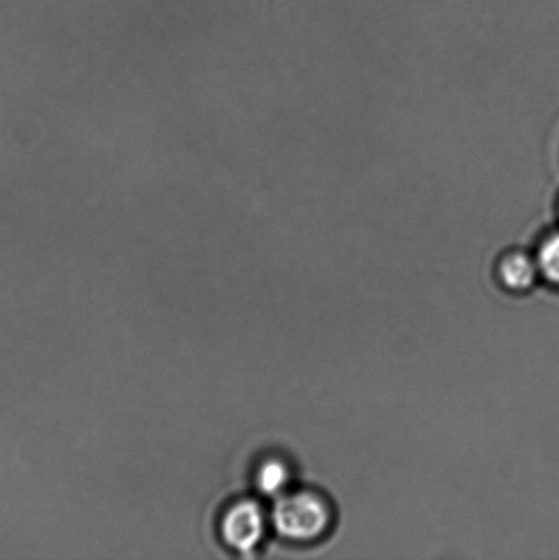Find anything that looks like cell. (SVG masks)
Listing matches in <instances>:
<instances>
[{
  "label": "cell",
  "instance_id": "4",
  "mask_svg": "<svg viewBox=\"0 0 559 560\" xmlns=\"http://www.w3.org/2000/svg\"><path fill=\"white\" fill-rule=\"evenodd\" d=\"M289 482V470L281 460H270L261 466L257 475V486L267 495H277L282 492Z\"/></svg>",
  "mask_w": 559,
  "mask_h": 560
},
{
  "label": "cell",
  "instance_id": "1",
  "mask_svg": "<svg viewBox=\"0 0 559 560\" xmlns=\"http://www.w3.org/2000/svg\"><path fill=\"white\" fill-rule=\"evenodd\" d=\"M328 510L319 497L311 492H298L282 497L273 508V526L287 539L311 540L326 530Z\"/></svg>",
  "mask_w": 559,
  "mask_h": 560
},
{
  "label": "cell",
  "instance_id": "2",
  "mask_svg": "<svg viewBox=\"0 0 559 560\" xmlns=\"http://www.w3.org/2000/svg\"><path fill=\"white\" fill-rule=\"evenodd\" d=\"M265 534V517L259 504L241 502L226 514L222 523L223 539L240 552H251Z\"/></svg>",
  "mask_w": 559,
  "mask_h": 560
},
{
  "label": "cell",
  "instance_id": "3",
  "mask_svg": "<svg viewBox=\"0 0 559 560\" xmlns=\"http://www.w3.org/2000/svg\"><path fill=\"white\" fill-rule=\"evenodd\" d=\"M536 270H538V265H535L528 256L517 254L503 260L501 277L508 288L524 290L534 283Z\"/></svg>",
  "mask_w": 559,
  "mask_h": 560
},
{
  "label": "cell",
  "instance_id": "5",
  "mask_svg": "<svg viewBox=\"0 0 559 560\" xmlns=\"http://www.w3.org/2000/svg\"><path fill=\"white\" fill-rule=\"evenodd\" d=\"M538 268L547 280L559 284V234L551 235L540 246Z\"/></svg>",
  "mask_w": 559,
  "mask_h": 560
}]
</instances>
